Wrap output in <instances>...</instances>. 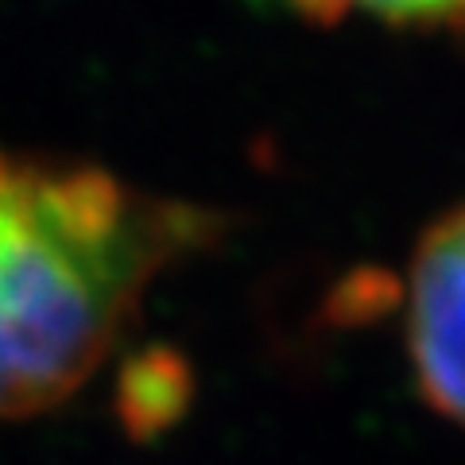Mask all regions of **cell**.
Segmentation results:
<instances>
[{
  "label": "cell",
  "instance_id": "obj_2",
  "mask_svg": "<svg viewBox=\"0 0 465 465\" xmlns=\"http://www.w3.org/2000/svg\"><path fill=\"white\" fill-rule=\"evenodd\" d=\"M403 345L423 403L465 430V202L434 217L411 249Z\"/></svg>",
  "mask_w": 465,
  "mask_h": 465
},
{
  "label": "cell",
  "instance_id": "obj_1",
  "mask_svg": "<svg viewBox=\"0 0 465 465\" xmlns=\"http://www.w3.org/2000/svg\"><path fill=\"white\" fill-rule=\"evenodd\" d=\"M225 213L105 167L0 148V423L51 411L113 357L148 287Z\"/></svg>",
  "mask_w": 465,
  "mask_h": 465
},
{
  "label": "cell",
  "instance_id": "obj_4",
  "mask_svg": "<svg viewBox=\"0 0 465 465\" xmlns=\"http://www.w3.org/2000/svg\"><path fill=\"white\" fill-rule=\"evenodd\" d=\"M291 8L314 24L365 20L388 32L465 35V0H291Z\"/></svg>",
  "mask_w": 465,
  "mask_h": 465
},
{
  "label": "cell",
  "instance_id": "obj_3",
  "mask_svg": "<svg viewBox=\"0 0 465 465\" xmlns=\"http://www.w3.org/2000/svg\"><path fill=\"white\" fill-rule=\"evenodd\" d=\"M191 403V369L179 353L155 345L128 357L116 381V419L124 434L152 439L186 411Z\"/></svg>",
  "mask_w": 465,
  "mask_h": 465
}]
</instances>
